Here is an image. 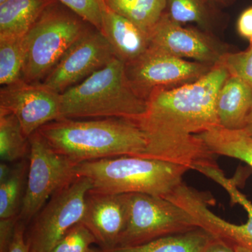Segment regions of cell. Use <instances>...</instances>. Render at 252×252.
<instances>
[{
	"instance_id": "cell-3",
	"label": "cell",
	"mask_w": 252,
	"mask_h": 252,
	"mask_svg": "<svg viewBox=\"0 0 252 252\" xmlns=\"http://www.w3.org/2000/svg\"><path fill=\"white\" fill-rule=\"evenodd\" d=\"M147 100L131 86L126 64L114 58L85 80L61 94V119L123 118L140 120Z\"/></svg>"
},
{
	"instance_id": "cell-32",
	"label": "cell",
	"mask_w": 252,
	"mask_h": 252,
	"mask_svg": "<svg viewBox=\"0 0 252 252\" xmlns=\"http://www.w3.org/2000/svg\"><path fill=\"white\" fill-rule=\"evenodd\" d=\"M12 166H10L9 162L1 161L0 163V183L4 182L11 174Z\"/></svg>"
},
{
	"instance_id": "cell-31",
	"label": "cell",
	"mask_w": 252,
	"mask_h": 252,
	"mask_svg": "<svg viewBox=\"0 0 252 252\" xmlns=\"http://www.w3.org/2000/svg\"><path fill=\"white\" fill-rule=\"evenodd\" d=\"M203 252H234V246L222 239L212 236Z\"/></svg>"
},
{
	"instance_id": "cell-9",
	"label": "cell",
	"mask_w": 252,
	"mask_h": 252,
	"mask_svg": "<svg viewBox=\"0 0 252 252\" xmlns=\"http://www.w3.org/2000/svg\"><path fill=\"white\" fill-rule=\"evenodd\" d=\"M91 181L76 177L48 200L33 219L27 239L31 252H50L72 226L80 223L85 211Z\"/></svg>"
},
{
	"instance_id": "cell-35",
	"label": "cell",
	"mask_w": 252,
	"mask_h": 252,
	"mask_svg": "<svg viewBox=\"0 0 252 252\" xmlns=\"http://www.w3.org/2000/svg\"><path fill=\"white\" fill-rule=\"evenodd\" d=\"M212 1H217V2L220 3V4H227L229 0H212Z\"/></svg>"
},
{
	"instance_id": "cell-19",
	"label": "cell",
	"mask_w": 252,
	"mask_h": 252,
	"mask_svg": "<svg viewBox=\"0 0 252 252\" xmlns=\"http://www.w3.org/2000/svg\"><path fill=\"white\" fill-rule=\"evenodd\" d=\"M198 137L214 155L238 159L252 167V137L243 130H229L219 126Z\"/></svg>"
},
{
	"instance_id": "cell-11",
	"label": "cell",
	"mask_w": 252,
	"mask_h": 252,
	"mask_svg": "<svg viewBox=\"0 0 252 252\" xmlns=\"http://www.w3.org/2000/svg\"><path fill=\"white\" fill-rule=\"evenodd\" d=\"M115 57L104 34L95 28H91L71 46L41 84L63 94L107 65Z\"/></svg>"
},
{
	"instance_id": "cell-14",
	"label": "cell",
	"mask_w": 252,
	"mask_h": 252,
	"mask_svg": "<svg viewBox=\"0 0 252 252\" xmlns=\"http://www.w3.org/2000/svg\"><path fill=\"white\" fill-rule=\"evenodd\" d=\"M126 194L90 191L86 200L81 223L102 250L117 248L127 222Z\"/></svg>"
},
{
	"instance_id": "cell-23",
	"label": "cell",
	"mask_w": 252,
	"mask_h": 252,
	"mask_svg": "<svg viewBox=\"0 0 252 252\" xmlns=\"http://www.w3.org/2000/svg\"><path fill=\"white\" fill-rule=\"evenodd\" d=\"M26 60L24 37H0V84L4 86L22 79Z\"/></svg>"
},
{
	"instance_id": "cell-20",
	"label": "cell",
	"mask_w": 252,
	"mask_h": 252,
	"mask_svg": "<svg viewBox=\"0 0 252 252\" xmlns=\"http://www.w3.org/2000/svg\"><path fill=\"white\" fill-rule=\"evenodd\" d=\"M167 0H105L109 9L150 34L166 11Z\"/></svg>"
},
{
	"instance_id": "cell-33",
	"label": "cell",
	"mask_w": 252,
	"mask_h": 252,
	"mask_svg": "<svg viewBox=\"0 0 252 252\" xmlns=\"http://www.w3.org/2000/svg\"><path fill=\"white\" fill-rule=\"evenodd\" d=\"M242 130H243L247 134L252 137V109L250 114H249L245 127Z\"/></svg>"
},
{
	"instance_id": "cell-8",
	"label": "cell",
	"mask_w": 252,
	"mask_h": 252,
	"mask_svg": "<svg viewBox=\"0 0 252 252\" xmlns=\"http://www.w3.org/2000/svg\"><path fill=\"white\" fill-rule=\"evenodd\" d=\"M29 139L27 185L18 216L25 225L34 218L56 192L77 177V164L56 152L38 131Z\"/></svg>"
},
{
	"instance_id": "cell-25",
	"label": "cell",
	"mask_w": 252,
	"mask_h": 252,
	"mask_svg": "<svg viewBox=\"0 0 252 252\" xmlns=\"http://www.w3.org/2000/svg\"><path fill=\"white\" fill-rule=\"evenodd\" d=\"M77 14L93 28L102 32L104 13L107 9L105 0H56Z\"/></svg>"
},
{
	"instance_id": "cell-12",
	"label": "cell",
	"mask_w": 252,
	"mask_h": 252,
	"mask_svg": "<svg viewBox=\"0 0 252 252\" xmlns=\"http://www.w3.org/2000/svg\"><path fill=\"white\" fill-rule=\"evenodd\" d=\"M150 46L189 61L215 66L229 53L228 46L209 32L186 28L165 13L149 34Z\"/></svg>"
},
{
	"instance_id": "cell-18",
	"label": "cell",
	"mask_w": 252,
	"mask_h": 252,
	"mask_svg": "<svg viewBox=\"0 0 252 252\" xmlns=\"http://www.w3.org/2000/svg\"><path fill=\"white\" fill-rule=\"evenodd\" d=\"M212 235L203 228L166 235L135 246L117 247L94 252H203Z\"/></svg>"
},
{
	"instance_id": "cell-36",
	"label": "cell",
	"mask_w": 252,
	"mask_h": 252,
	"mask_svg": "<svg viewBox=\"0 0 252 252\" xmlns=\"http://www.w3.org/2000/svg\"><path fill=\"white\" fill-rule=\"evenodd\" d=\"M6 1H7V0H0V4H3Z\"/></svg>"
},
{
	"instance_id": "cell-17",
	"label": "cell",
	"mask_w": 252,
	"mask_h": 252,
	"mask_svg": "<svg viewBox=\"0 0 252 252\" xmlns=\"http://www.w3.org/2000/svg\"><path fill=\"white\" fill-rule=\"evenodd\" d=\"M55 0H7L0 4V37H24Z\"/></svg>"
},
{
	"instance_id": "cell-28",
	"label": "cell",
	"mask_w": 252,
	"mask_h": 252,
	"mask_svg": "<svg viewBox=\"0 0 252 252\" xmlns=\"http://www.w3.org/2000/svg\"><path fill=\"white\" fill-rule=\"evenodd\" d=\"M18 221V216L0 219V252H9Z\"/></svg>"
},
{
	"instance_id": "cell-7",
	"label": "cell",
	"mask_w": 252,
	"mask_h": 252,
	"mask_svg": "<svg viewBox=\"0 0 252 252\" xmlns=\"http://www.w3.org/2000/svg\"><path fill=\"white\" fill-rule=\"evenodd\" d=\"M126 200L127 222L117 247L135 246L198 228L188 212L166 198L136 193L126 194Z\"/></svg>"
},
{
	"instance_id": "cell-34",
	"label": "cell",
	"mask_w": 252,
	"mask_h": 252,
	"mask_svg": "<svg viewBox=\"0 0 252 252\" xmlns=\"http://www.w3.org/2000/svg\"><path fill=\"white\" fill-rule=\"evenodd\" d=\"M234 246V252H250L246 248L239 245H233Z\"/></svg>"
},
{
	"instance_id": "cell-2",
	"label": "cell",
	"mask_w": 252,
	"mask_h": 252,
	"mask_svg": "<svg viewBox=\"0 0 252 252\" xmlns=\"http://www.w3.org/2000/svg\"><path fill=\"white\" fill-rule=\"evenodd\" d=\"M37 131L56 152L77 164L121 156L142 157L147 148L138 123L123 118L58 119Z\"/></svg>"
},
{
	"instance_id": "cell-29",
	"label": "cell",
	"mask_w": 252,
	"mask_h": 252,
	"mask_svg": "<svg viewBox=\"0 0 252 252\" xmlns=\"http://www.w3.org/2000/svg\"><path fill=\"white\" fill-rule=\"evenodd\" d=\"M237 31L242 37L252 45V6L244 10L237 22Z\"/></svg>"
},
{
	"instance_id": "cell-22",
	"label": "cell",
	"mask_w": 252,
	"mask_h": 252,
	"mask_svg": "<svg viewBox=\"0 0 252 252\" xmlns=\"http://www.w3.org/2000/svg\"><path fill=\"white\" fill-rule=\"evenodd\" d=\"M30 152V139L21 123L11 113L0 110V158L6 162L26 158Z\"/></svg>"
},
{
	"instance_id": "cell-13",
	"label": "cell",
	"mask_w": 252,
	"mask_h": 252,
	"mask_svg": "<svg viewBox=\"0 0 252 252\" xmlns=\"http://www.w3.org/2000/svg\"><path fill=\"white\" fill-rule=\"evenodd\" d=\"M0 110L14 114L30 137L42 126L61 119V94L41 83L21 79L1 88Z\"/></svg>"
},
{
	"instance_id": "cell-1",
	"label": "cell",
	"mask_w": 252,
	"mask_h": 252,
	"mask_svg": "<svg viewBox=\"0 0 252 252\" xmlns=\"http://www.w3.org/2000/svg\"><path fill=\"white\" fill-rule=\"evenodd\" d=\"M229 76L221 63L191 84L157 91L147 99V110L137 121L147 141L144 158L187 167L217 165L215 156L198 135L220 126L216 99Z\"/></svg>"
},
{
	"instance_id": "cell-4",
	"label": "cell",
	"mask_w": 252,
	"mask_h": 252,
	"mask_svg": "<svg viewBox=\"0 0 252 252\" xmlns=\"http://www.w3.org/2000/svg\"><path fill=\"white\" fill-rule=\"evenodd\" d=\"M189 170L178 164L121 156L77 164L76 175L89 178L91 191L108 194L145 193L166 198L183 183Z\"/></svg>"
},
{
	"instance_id": "cell-26",
	"label": "cell",
	"mask_w": 252,
	"mask_h": 252,
	"mask_svg": "<svg viewBox=\"0 0 252 252\" xmlns=\"http://www.w3.org/2000/svg\"><path fill=\"white\" fill-rule=\"evenodd\" d=\"M94 235L80 222L67 230L50 252H94Z\"/></svg>"
},
{
	"instance_id": "cell-21",
	"label": "cell",
	"mask_w": 252,
	"mask_h": 252,
	"mask_svg": "<svg viewBox=\"0 0 252 252\" xmlns=\"http://www.w3.org/2000/svg\"><path fill=\"white\" fill-rule=\"evenodd\" d=\"M29 158L16 162L11 174L0 183V219L19 216L27 185Z\"/></svg>"
},
{
	"instance_id": "cell-5",
	"label": "cell",
	"mask_w": 252,
	"mask_h": 252,
	"mask_svg": "<svg viewBox=\"0 0 252 252\" xmlns=\"http://www.w3.org/2000/svg\"><path fill=\"white\" fill-rule=\"evenodd\" d=\"M91 28L55 0L24 36L23 80L31 84L42 82L71 46Z\"/></svg>"
},
{
	"instance_id": "cell-16",
	"label": "cell",
	"mask_w": 252,
	"mask_h": 252,
	"mask_svg": "<svg viewBox=\"0 0 252 252\" xmlns=\"http://www.w3.org/2000/svg\"><path fill=\"white\" fill-rule=\"evenodd\" d=\"M215 107L220 127L242 130L252 109V88L240 78L228 76L217 94Z\"/></svg>"
},
{
	"instance_id": "cell-24",
	"label": "cell",
	"mask_w": 252,
	"mask_h": 252,
	"mask_svg": "<svg viewBox=\"0 0 252 252\" xmlns=\"http://www.w3.org/2000/svg\"><path fill=\"white\" fill-rule=\"evenodd\" d=\"M209 1L211 0H167L165 13L174 22L195 23L200 29L209 32L212 27Z\"/></svg>"
},
{
	"instance_id": "cell-15",
	"label": "cell",
	"mask_w": 252,
	"mask_h": 252,
	"mask_svg": "<svg viewBox=\"0 0 252 252\" xmlns=\"http://www.w3.org/2000/svg\"><path fill=\"white\" fill-rule=\"evenodd\" d=\"M102 33L112 46L116 58L125 64L133 62L150 47L147 32L108 6L104 13Z\"/></svg>"
},
{
	"instance_id": "cell-27",
	"label": "cell",
	"mask_w": 252,
	"mask_h": 252,
	"mask_svg": "<svg viewBox=\"0 0 252 252\" xmlns=\"http://www.w3.org/2000/svg\"><path fill=\"white\" fill-rule=\"evenodd\" d=\"M220 63L229 75L240 78L252 88V45L246 51L228 53Z\"/></svg>"
},
{
	"instance_id": "cell-30",
	"label": "cell",
	"mask_w": 252,
	"mask_h": 252,
	"mask_svg": "<svg viewBox=\"0 0 252 252\" xmlns=\"http://www.w3.org/2000/svg\"><path fill=\"white\" fill-rule=\"evenodd\" d=\"M25 225L22 222L18 221L14 240L8 252H31L27 240L24 237Z\"/></svg>"
},
{
	"instance_id": "cell-6",
	"label": "cell",
	"mask_w": 252,
	"mask_h": 252,
	"mask_svg": "<svg viewBox=\"0 0 252 252\" xmlns=\"http://www.w3.org/2000/svg\"><path fill=\"white\" fill-rule=\"evenodd\" d=\"M199 172L221 186L229 194L233 202L238 203L248 213V221L243 224L230 223L217 216L209 208L212 196L200 192L185 183L174 190L168 197L170 201L188 212L198 228L206 230L212 236L239 245L252 252V203L242 193L234 182L227 178L218 166L202 167Z\"/></svg>"
},
{
	"instance_id": "cell-10",
	"label": "cell",
	"mask_w": 252,
	"mask_h": 252,
	"mask_svg": "<svg viewBox=\"0 0 252 252\" xmlns=\"http://www.w3.org/2000/svg\"><path fill=\"white\" fill-rule=\"evenodd\" d=\"M214 66L176 57L150 46L133 62L126 64L131 86L146 100L157 91L168 90L201 79Z\"/></svg>"
}]
</instances>
